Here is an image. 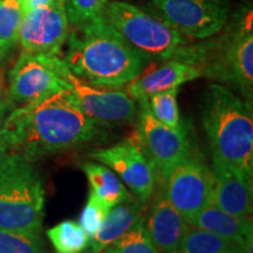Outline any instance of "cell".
Here are the masks:
<instances>
[{"instance_id": "cell-10", "label": "cell", "mask_w": 253, "mask_h": 253, "mask_svg": "<svg viewBox=\"0 0 253 253\" xmlns=\"http://www.w3.org/2000/svg\"><path fill=\"white\" fill-rule=\"evenodd\" d=\"M68 100L97 126H123L137 119L138 106L121 88L99 87L88 84L66 65Z\"/></svg>"}, {"instance_id": "cell-16", "label": "cell", "mask_w": 253, "mask_h": 253, "mask_svg": "<svg viewBox=\"0 0 253 253\" xmlns=\"http://www.w3.org/2000/svg\"><path fill=\"white\" fill-rule=\"evenodd\" d=\"M147 230L154 245L161 253H177L190 225L163 195L154 202L147 220Z\"/></svg>"}, {"instance_id": "cell-23", "label": "cell", "mask_w": 253, "mask_h": 253, "mask_svg": "<svg viewBox=\"0 0 253 253\" xmlns=\"http://www.w3.org/2000/svg\"><path fill=\"white\" fill-rule=\"evenodd\" d=\"M177 95H178V88H173L155 94L148 99L149 109L154 118L171 128H179L182 126Z\"/></svg>"}, {"instance_id": "cell-8", "label": "cell", "mask_w": 253, "mask_h": 253, "mask_svg": "<svg viewBox=\"0 0 253 253\" xmlns=\"http://www.w3.org/2000/svg\"><path fill=\"white\" fill-rule=\"evenodd\" d=\"M137 106L135 141L153 166L156 181L162 183L168 173L191 154L188 132L183 126L171 128L157 121L150 112L148 100L137 101Z\"/></svg>"}, {"instance_id": "cell-29", "label": "cell", "mask_w": 253, "mask_h": 253, "mask_svg": "<svg viewBox=\"0 0 253 253\" xmlns=\"http://www.w3.org/2000/svg\"><path fill=\"white\" fill-rule=\"evenodd\" d=\"M237 245H239L243 253H253V231L249 232Z\"/></svg>"}, {"instance_id": "cell-30", "label": "cell", "mask_w": 253, "mask_h": 253, "mask_svg": "<svg viewBox=\"0 0 253 253\" xmlns=\"http://www.w3.org/2000/svg\"><path fill=\"white\" fill-rule=\"evenodd\" d=\"M53 1H54V0H23L25 13H26L27 11H30V9H32V8L39 7V6L48 5Z\"/></svg>"}, {"instance_id": "cell-20", "label": "cell", "mask_w": 253, "mask_h": 253, "mask_svg": "<svg viewBox=\"0 0 253 253\" xmlns=\"http://www.w3.org/2000/svg\"><path fill=\"white\" fill-rule=\"evenodd\" d=\"M25 9L23 0H0V62H6L19 45Z\"/></svg>"}, {"instance_id": "cell-13", "label": "cell", "mask_w": 253, "mask_h": 253, "mask_svg": "<svg viewBox=\"0 0 253 253\" xmlns=\"http://www.w3.org/2000/svg\"><path fill=\"white\" fill-rule=\"evenodd\" d=\"M69 28L65 0H54L24 14L19 32V45L25 52L61 55Z\"/></svg>"}, {"instance_id": "cell-28", "label": "cell", "mask_w": 253, "mask_h": 253, "mask_svg": "<svg viewBox=\"0 0 253 253\" xmlns=\"http://www.w3.org/2000/svg\"><path fill=\"white\" fill-rule=\"evenodd\" d=\"M8 109H9V104L6 100V97L2 95V90H0V137H1V132H2V128H4V123L5 120L8 115Z\"/></svg>"}, {"instance_id": "cell-1", "label": "cell", "mask_w": 253, "mask_h": 253, "mask_svg": "<svg viewBox=\"0 0 253 253\" xmlns=\"http://www.w3.org/2000/svg\"><path fill=\"white\" fill-rule=\"evenodd\" d=\"M99 134V126L68 100L65 90L12 109L2 128L0 153H17L33 162L80 147Z\"/></svg>"}, {"instance_id": "cell-22", "label": "cell", "mask_w": 253, "mask_h": 253, "mask_svg": "<svg viewBox=\"0 0 253 253\" xmlns=\"http://www.w3.org/2000/svg\"><path fill=\"white\" fill-rule=\"evenodd\" d=\"M232 244L223 237L190 226L177 253H224Z\"/></svg>"}, {"instance_id": "cell-27", "label": "cell", "mask_w": 253, "mask_h": 253, "mask_svg": "<svg viewBox=\"0 0 253 253\" xmlns=\"http://www.w3.org/2000/svg\"><path fill=\"white\" fill-rule=\"evenodd\" d=\"M108 0H65L71 26L84 24L103 14Z\"/></svg>"}, {"instance_id": "cell-15", "label": "cell", "mask_w": 253, "mask_h": 253, "mask_svg": "<svg viewBox=\"0 0 253 253\" xmlns=\"http://www.w3.org/2000/svg\"><path fill=\"white\" fill-rule=\"evenodd\" d=\"M202 74L197 67L179 60H168L160 67L143 72L126 84V94L135 100H148L153 95L166 91L189 81L201 78Z\"/></svg>"}, {"instance_id": "cell-32", "label": "cell", "mask_w": 253, "mask_h": 253, "mask_svg": "<svg viewBox=\"0 0 253 253\" xmlns=\"http://www.w3.org/2000/svg\"><path fill=\"white\" fill-rule=\"evenodd\" d=\"M0 90H2V79H1V73H0Z\"/></svg>"}, {"instance_id": "cell-9", "label": "cell", "mask_w": 253, "mask_h": 253, "mask_svg": "<svg viewBox=\"0 0 253 253\" xmlns=\"http://www.w3.org/2000/svg\"><path fill=\"white\" fill-rule=\"evenodd\" d=\"M149 13L186 39L212 38L229 21L227 0H150Z\"/></svg>"}, {"instance_id": "cell-17", "label": "cell", "mask_w": 253, "mask_h": 253, "mask_svg": "<svg viewBox=\"0 0 253 253\" xmlns=\"http://www.w3.org/2000/svg\"><path fill=\"white\" fill-rule=\"evenodd\" d=\"M143 209L138 201L126 202L109 211L100 229L89 240L90 253H101L116 240L144 223Z\"/></svg>"}, {"instance_id": "cell-18", "label": "cell", "mask_w": 253, "mask_h": 253, "mask_svg": "<svg viewBox=\"0 0 253 253\" xmlns=\"http://www.w3.org/2000/svg\"><path fill=\"white\" fill-rule=\"evenodd\" d=\"M190 226L203 229L238 244L249 232L253 231L251 217H238L221 209L208 204L196 214Z\"/></svg>"}, {"instance_id": "cell-2", "label": "cell", "mask_w": 253, "mask_h": 253, "mask_svg": "<svg viewBox=\"0 0 253 253\" xmlns=\"http://www.w3.org/2000/svg\"><path fill=\"white\" fill-rule=\"evenodd\" d=\"M62 59L77 77L99 87L121 88L144 72L149 60L135 50L104 15L69 28Z\"/></svg>"}, {"instance_id": "cell-11", "label": "cell", "mask_w": 253, "mask_h": 253, "mask_svg": "<svg viewBox=\"0 0 253 253\" xmlns=\"http://www.w3.org/2000/svg\"><path fill=\"white\" fill-rule=\"evenodd\" d=\"M161 184L164 189V197L189 225L196 214L210 204L211 170L192 151L168 173Z\"/></svg>"}, {"instance_id": "cell-26", "label": "cell", "mask_w": 253, "mask_h": 253, "mask_svg": "<svg viewBox=\"0 0 253 253\" xmlns=\"http://www.w3.org/2000/svg\"><path fill=\"white\" fill-rule=\"evenodd\" d=\"M110 210L112 209L108 205L103 203L96 195L90 191L87 204L82 209L80 219H79V224L86 232V235L89 237V239L93 238L97 230L100 229L101 224L103 223L104 218Z\"/></svg>"}, {"instance_id": "cell-31", "label": "cell", "mask_w": 253, "mask_h": 253, "mask_svg": "<svg viewBox=\"0 0 253 253\" xmlns=\"http://www.w3.org/2000/svg\"><path fill=\"white\" fill-rule=\"evenodd\" d=\"M224 253H243V252H242V249L239 248V245H237V244H235V243H233V244L231 245L230 248L227 249Z\"/></svg>"}, {"instance_id": "cell-21", "label": "cell", "mask_w": 253, "mask_h": 253, "mask_svg": "<svg viewBox=\"0 0 253 253\" xmlns=\"http://www.w3.org/2000/svg\"><path fill=\"white\" fill-rule=\"evenodd\" d=\"M46 233L56 253H82L89 246V237L74 220H63Z\"/></svg>"}, {"instance_id": "cell-14", "label": "cell", "mask_w": 253, "mask_h": 253, "mask_svg": "<svg viewBox=\"0 0 253 253\" xmlns=\"http://www.w3.org/2000/svg\"><path fill=\"white\" fill-rule=\"evenodd\" d=\"M210 204L238 217H251L252 178L220 161L211 164Z\"/></svg>"}, {"instance_id": "cell-5", "label": "cell", "mask_w": 253, "mask_h": 253, "mask_svg": "<svg viewBox=\"0 0 253 253\" xmlns=\"http://www.w3.org/2000/svg\"><path fill=\"white\" fill-rule=\"evenodd\" d=\"M45 218V189L32 161L0 153V229L40 235Z\"/></svg>"}, {"instance_id": "cell-12", "label": "cell", "mask_w": 253, "mask_h": 253, "mask_svg": "<svg viewBox=\"0 0 253 253\" xmlns=\"http://www.w3.org/2000/svg\"><path fill=\"white\" fill-rule=\"evenodd\" d=\"M89 157L113 170L140 203L145 204L153 197L157 184L156 173L135 140L91 150Z\"/></svg>"}, {"instance_id": "cell-24", "label": "cell", "mask_w": 253, "mask_h": 253, "mask_svg": "<svg viewBox=\"0 0 253 253\" xmlns=\"http://www.w3.org/2000/svg\"><path fill=\"white\" fill-rule=\"evenodd\" d=\"M0 253H47L40 235L0 229Z\"/></svg>"}, {"instance_id": "cell-19", "label": "cell", "mask_w": 253, "mask_h": 253, "mask_svg": "<svg viewBox=\"0 0 253 253\" xmlns=\"http://www.w3.org/2000/svg\"><path fill=\"white\" fill-rule=\"evenodd\" d=\"M81 169L87 176L90 191L110 209L134 199L118 175L108 167L96 162H84L81 164Z\"/></svg>"}, {"instance_id": "cell-7", "label": "cell", "mask_w": 253, "mask_h": 253, "mask_svg": "<svg viewBox=\"0 0 253 253\" xmlns=\"http://www.w3.org/2000/svg\"><path fill=\"white\" fill-rule=\"evenodd\" d=\"M65 68L66 62L60 55L23 50L8 73L6 100L9 107L68 90Z\"/></svg>"}, {"instance_id": "cell-3", "label": "cell", "mask_w": 253, "mask_h": 253, "mask_svg": "<svg viewBox=\"0 0 253 253\" xmlns=\"http://www.w3.org/2000/svg\"><path fill=\"white\" fill-rule=\"evenodd\" d=\"M225 32L207 42L186 45L175 60L197 67L202 77L235 87L252 104L253 13L251 6L236 12Z\"/></svg>"}, {"instance_id": "cell-25", "label": "cell", "mask_w": 253, "mask_h": 253, "mask_svg": "<svg viewBox=\"0 0 253 253\" xmlns=\"http://www.w3.org/2000/svg\"><path fill=\"white\" fill-rule=\"evenodd\" d=\"M143 224L116 240L101 253H161L154 245Z\"/></svg>"}, {"instance_id": "cell-4", "label": "cell", "mask_w": 253, "mask_h": 253, "mask_svg": "<svg viewBox=\"0 0 253 253\" xmlns=\"http://www.w3.org/2000/svg\"><path fill=\"white\" fill-rule=\"evenodd\" d=\"M202 125L212 160L253 175V118L251 104L223 84H211L202 107Z\"/></svg>"}, {"instance_id": "cell-6", "label": "cell", "mask_w": 253, "mask_h": 253, "mask_svg": "<svg viewBox=\"0 0 253 253\" xmlns=\"http://www.w3.org/2000/svg\"><path fill=\"white\" fill-rule=\"evenodd\" d=\"M108 24L148 60H175L188 39L149 12L123 1L107 4Z\"/></svg>"}]
</instances>
